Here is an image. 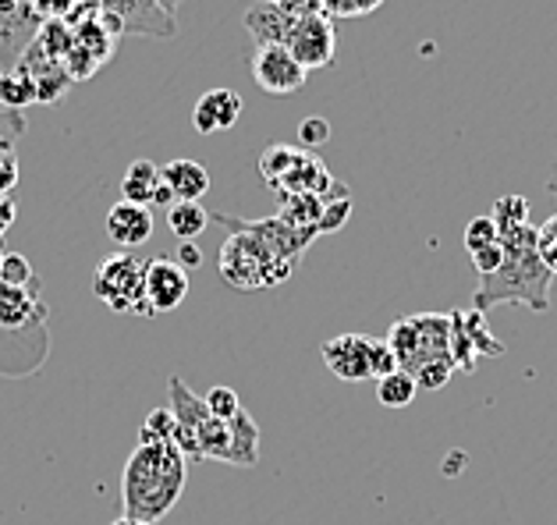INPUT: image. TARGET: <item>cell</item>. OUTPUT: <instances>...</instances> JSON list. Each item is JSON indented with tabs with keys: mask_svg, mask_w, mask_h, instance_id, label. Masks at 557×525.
<instances>
[{
	"mask_svg": "<svg viewBox=\"0 0 557 525\" xmlns=\"http://www.w3.org/2000/svg\"><path fill=\"white\" fill-rule=\"evenodd\" d=\"M168 398H171V412L178 420V434L174 443L182 448L188 462H227V465H242L252 468L260 462V426L249 412H242L235 423H224L207 409L193 387H188L182 376H171L168 380Z\"/></svg>",
	"mask_w": 557,
	"mask_h": 525,
	"instance_id": "6da1fadb",
	"label": "cell"
},
{
	"mask_svg": "<svg viewBox=\"0 0 557 525\" xmlns=\"http://www.w3.org/2000/svg\"><path fill=\"white\" fill-rule=\"evenodd\" d=\"M505 260H500L497 274L480 277V288L472 295L475 313H491L497 305H525L533 313H547L550 309V280L554 274L543 266L536 252V227L519 224L508 232H497Z\"/></svg>",
	"mask_w": 557,
	"mask_h": 525,
	"instance_id": "7a4b0ae2",
	"label": "cell"
},
{
	"mask_svg": "<svg viewBox=\"0 0 557 525\" xmlns=\"http://www.w3.org/2000/svg\"><path fill=\"white\" fill-rule=\"evenodd\" d=\"M188 483V458L174 440L139 443L121 473V504L128 518L160 522L178 504Z\"/></svg>",
	"mask_w": 557,
	"mask_h": 525,
	"instance_id": "3957f363",
	"label": "cell"
},
{
	"mask_svg": "<svg viewBox=\"0 0 557 525\" xmlns=\"http://www.w3.org/2000/svg\"><path fill=\"white\" fill-rule=\"evenodd\" d=\"M384 341L394 352V359H398V370H405L416 380L423 370L451 359V316L447 313L401 316L391 323Z\"/></svg>",
	"mask_w": 557,
	"mask_h": 525,
	"instance_id": "277c9868",
	"label": "cell"
},
{
	"mask_svg": "<svg viewBox=\"0 0 557 525\" xmlns=\"http://www.w3.org/2000/svg\"><path fill=\"white\" fill-rule=\"evenodd\" d=\"M216 266H221V277L227 285L238 291H260V288L284 285L295 271L281 255H274V249H270L267 241H260L249 232H227Z\"/></svg>",
	"mask_w": 557,
	"mask_h": 525,
	"instance_id": "5b68a950",
	"label": "cell"
},
{
	"mask_svg": "<svg viewBox=\"0 0 557 525\" xmlns=\"http://www.w3.org/2000/svg\"><path fill=\"white\" fill-rule=\"evenodd\" d=\"M92 295L114 313L153 316V309L146 305V260L135 252H114L100 260L92 274Z\"/></svg>",
	"mask_w": 557,
	"mask_h": 525,
	"instance_id": "8992f818",
	"label": "cell"
},
{
	"mask_svg": "<svg viewBox=\"0 0 557 525\" xmlns=\"http://www.w3.org/2000/svg\"><path fill=\"white\" fill-rule=\"evenodd\" d=\"M284 50L302 64L306 72L331 68L337 58V29L331 18L323 15H306L292 18V29L284 36Z\"/></svg>",
	"mask_w": 557,
	"mask_h": 525,
	"instance_id": "52a82bcc",
	"label": "cell"
},
{
	"mask_svg": "<svg viewBox=\"0 0 557 525\" xmlns=\"http://www.w3.org/2000/svg\"><path fill=\"white\" fill-rule=\"evenodd\" d=\"M107 18L117 22L121 33H139L153 39L178 36V18H171L157 0H92Z\"/></svg>",
	"mask_w": 557,
	"mask_h": 525,
	"instance_id": "ba28073f",
	"label": "cell"
},
{
	"mask_svg": "<svg viewBox=\"0 0 557 525\" xmlns=\"http://www.w3.org/2000/svg\"><path fill=\"white\" fill-rule=\"evenodd\" d=\"M216 224H224L227 232H249L256 235L260 241H267L270 249H274V255H281L288 266H298L302 263L306 249L312 246V238H306L302 232H295V227H288L281 217H267V221H242V217H227V213H213Z\"/></svg>",
	"mask_w": 557,
	"mask_h": 525,
	"instance_id": "9c48e42d",
	"label": "cell"
},
{
	"mask_svg": "<svg viewBox=\"0 0 557 525\" xmlns=\"http://www.w3.org/2000/svg\"><path fill=\"white\" fill-rule=\"evenodd\" d=\"M373 345L376 338H366V334H337L320 352L337 380L362 384V380H373Z\"/></svg>",
	"mask_w": 557,
	"mask_h": 525,
	"instance_id": "30bf717a",
	"label": "cell"
},
{
	"mask_svg": "<svg viewBox=\"0 0 557 525\" xmlns=\"http://www.w3.org/2000/svg\"><path fill=\"white\" fill-rule=\"evenodd\" d=\"M306 68L284 47H256L252 53V78L270 97H292L306 86Z\"/></svg>",
	"mask_w": 557,
	"mask_h": 525,
	"instance_id": "8fae6325",
	"label": "cell"
},
{
	"mask_svg": "<svg viewBox=\"0 0 557 525\" xmlns=\"http://www.w3.org/2000/svg\"><path fill=\"white\" fill-rule=\"evenodd\" d=\"M188 295V271L171 260V255H157V260L146 263V305L157 313H171L178 309Z\"/></svg>",
	"mask_w": 557,
	"mask_h": 525,
	"instance_id": "7c38bea8",
	"label": "cell"
},
{
	"mask_svg": "<svg viewBox=\"0 0 557 525\" xmlns=\"http://www.w3.org/2000/svg\"><path fill=\"white\" fill-rule=\"evenodd\" d=\"M242 111H246V103L235 89H210L202 92L193 107V125L199 136H213V132H231L242 121Z\"/></svg>",
	"mask_w": 557,
	"mask_h": 525,
	"instance_id": "4fadbf2b",
	"label": "cell"
},
{
	"mask_svg": "<svg viewBox=\"0 0 557 525\" xmlns=\"http://www.w3.org/2000/svg\"><path fill=\"white\" fill-rule=\"evenodd\" d=\"M107 238L114 241L121 252H132L146 246L149 238H153V213L146 207H135V203H114L111 213H107Z\"/></svg>",
	"mask_w": 557,
	"mask_h": 525,
	"instance_id": "5bb4252c",
	"label": "cell"
},
{
	"mask_svg": "<svg viewBox=\"0 0 557 525\" xmlns=\"http://www.w3.org/2000/svg\"><path fill=\"white\" fill-rule=\"evenodd\" d=\"M160 178L171 188L174 203H199L213 185L210 171L199 160H171V164L160 167Z\"/></svg>",
	"mask_w": 557,
	"mask_h": 525,
	"instance_id": "9a60e30c",
	"label": "cell"
},
{
	"mask_svg": "<svg viewBox=\"0 0 557 525\" xmlns=\"http://www.w3.org/2000/svg\"><path fill=\"white\" fill-rule=\"evenodd\" d=\"M39 288H8L0 285V330H22L33 327L36 320L47 316V305L36 299Z\"/></svg>",
	"mask_w": 557,
	"mask_h": 525,
	"instance_id": "2e32d148",
	"label": "cell"
},
{
	"mask_svg": "<svg viewBox=\"0 0 557 525\" xmlns=\"http://www.w3.org/2000/svg\"><path fill=\"white\" fill-rule=\"evenodd\" d=\"M242 25H246L256 47H284V36L292 29V15H284L281 8L267 4V0H256L246 15H242Z\"/></svg>",
	"mask_w": 557,
	"mask_h": 525,
	"instance_id": "e0dca14e",
	"label": "cell"
},
{
	"mask_svg": "<svg viewBox=\"0 0 557 525\" xmlns=\"http://www.w3.org/2000/svg\"><path fill=\"white\" fill-rule=\"evenodd\" d=\"M164 178H160V167L153 160H132L125 178H121V196H125V203H135V207H153L157 203V192Z\"/></svg>",
	"mask_w": 557,
	"mask_h": 525,
	"instance_id": "ac0fdd59",
	"label": "cell"
},
{
	"mask_svg": "<svg viewBox=\"0 0 557 525\" xmlns=\"http://www.w3.org/2000/svg\"><path fill=\"white\" fill-rule=\"evenodd\" d=\"M451 316L461 323V330H466V341L472 348V355H505V345L486 330L483 313H475V309H455Z\"/></svg>",
	"mask_w": 557,
	"mask_h": 525,
	"instance_id": "d6986e66",
	"label": "cell"
},
{
	"mask_svg": "<svg viewBox=\"0 0 557 525\" xmlns=\"http://www.w3.org/2000/svg\"><path fill=\"white\" fill-rule=\"evenodd\" d=\"M207 224H210V213L199 203H174L168 210V227L178 241H196L202 232H207Z\"/></svg>",
	"mask_w": 557,
	"mask_h": 525,
	"instance_id": "ffe728a7",
	"label": "cell"
},
{
	"mask_svg": "<svg viewBox=\"0 0 557 525\" xmlns=\"http://www.w3.org/2000/svg\"><path fill=\"white\" fill-rule=\"evenodd\" d=\"M419 395V384L405 370H394L384 380H376V401L384 409H405Z\"/></svg>",
	"mask_w": 557,
	"mask_h": 525,
	"instance_id": "44dd1931",
	"label": "cell"
},
{
	"mask_svg": "<svg viewBox=\"0 0 557 525\" xmlns=\"http://www.w3.org/2000/svg\"><path fill=\"white\" fill-rule=\"evenodd\" d=\"M36 100V86L25 78V72L18 68H8L0 72V107H8V111H22L25 103Z\"/></svg>",
	"mask_w": 557,
	"mask_h": 525,
	"instance_id": "7402d4cb",
	"label": "cell"
},
{
	"mask_svg": "<svg viewBox=\"0 0 557 525\" xmlns=\"http://www.w3.org/2000/svg\"><path fill=\"white\" fill-rule=\"evenodd\" d=\"M0 285L8 288H39V280L33 274L29 260H25L22 252H4V260H0Z\"/></svg>",
	"mask_w": 557,
	"mask_h": 525,
	"instance_id": "603a6c76",
	"label": "cell"
},
{
	"mask_svg": "<svg viewBox=\"0 0 557 525\" xmlns=\"http://www.w3.org/2000/svg\"><path fill=\"white\" fill-rule=\"evenodd\" d=\"M491 221L497 224V232H508V227H519V224H529V199L525 196H500L494 203V213Z\"/></svg>",
	"mask_w": 557,
	"mask_h": 525,
	"instance_id": "cb8c5ba5",
	"label": "cell"
},
{
	"mask_svg": "<svg viewBox=\"0 0 557 525\" xmlns=\"http://www.w3.org/2000/svg\"><path fill=\"white\" fill-rule=\"evenodd\" d=\"M376 8H384V0H320V15L331 22L366 18V15H373Z\"/></svg>",
	"mask_w": 557,
	"mask_h": 525,
	"instance_id": "d4e9b609",
	"label": "cell"
},
{
	"mask_svg": "<svg viewBox=\"0 0 557 525\" xmlns=\"http://www.w3.org/2000/svg\"><path fill=\"white\" fill-rule=\"evenodd\" d=\"M207 409L216 415V420H224V423H235L242 412H246V405H242V398L235 395L231 387H213V390H207Z\"/></svg>",
	"mask_w": 557,
	"mask_h": 525,
	"instance_id": "484cf974",
	"label": "cell"
},
{
	"mask_svg": "<svg viewBox=\"0 0 557 525\" xmlns=\"http://www.w3.org/2000/svg\"><path fill=\"white\" fill-rule=\"evenodd\" d=\"M178 434V420H174L171 409H153L146 415L143 423V434H139V443H149V440H174Z\"/></svg>",
	"mask_w": 557,
	"mask_h": 525,
	"instance_id": "4316f807",
	"label": "cell"
},
{
	"mask_svg": "<svg viewBox=\"0 0 557 525\" xmlns=\"http://www.w3.org/2000/svg\"><path fill=\"white\" fill-rule=\"evenodd\" d=\"M536 252L543 266L557 277V213H550V217L536 227Z\"/></svg>",
	"mask_w": 557,
	"mask_h": 525,
	"instance_id": "83f0119b",
	"label": "cell"
},
{
	"mask_svg": "<svg viewBox=\"0 0 557 525\" xmlns=\"http://www.w3.org/2000/svg\"><path fill=\"white\" fill-rule=\"evenodd\" d=\"M497 224L491 221V217H472L469 224H466V252L472 255V252H480V249H486V246H497Z\"/></svg>",
	"mask_w": 557,
	"mask_h": 525,
	"instance_id": "f1b7e54d",
	"label": "cell"
},
{
	"mask_svg": "<svg viewBox=\"0 0 557 525\" xmlns=\"http://www.w3.org/2000/svg\"><path fill=\"white\" fill-rule=\"evenodd\" d=\"M298 139H302V150H320L323 142L331 139V125L323 117H306L302 128H298Z\"/></svg>",
	"mask_w": 557,
	"mask_h": 525,
	"instance_id": "f546056e",
	"label": "cell"
},
{
	"mask_svg": "<svg viewBox=\"0 0 557 525\" xmlns=\"http://www.w3.org/2000/svg\"><path fill=\"white\" fill-rule=\"evenodd\" d=\"M348 213H351V199L342 196V199H327V210H323V221H320V235H327V232H337L345 221H348Z\"/></svg>",
	"mask_w": 557,
	"mask_h": 525,
	"instance_id": "4dcf8cb0",
	"label": "cell"
},
{
	"mask_svg": "<svg viewBox=\"0 0 557 525\" xmlns=\"http://www.w3.org/2000/svg\"><path fill=\"white\" fill-rule=\"evenodd\" d=\"M18 182V157L15 146H0V196H11Z\"/></svg>",
	"mask_w": 557,
	"mask_h": 525,
	"instance_id": "1f68e13d",
	"label": "cell"
},
{
	"mask_svg": "<svg viewBox=\"0 0 557 525\" xmlns=\"http://www.w3.org/2000/svg\"><path fill=\"white\" fill-rule=\"evenodd\" d=\"M469 260H472V266H475V274H480V277H491V274H497L500 260H505V249H500V241H497V246H486V249H480V252H472Z\"/></svg>",
	"mask_w": 557,
	"mask_h": 525,
	"instance_id": "d6a6232c",
	"label": "cell"
},
{
	"mask_svg": "<svg viewBox=\"0 0 557 525\" xmlns=\"http://www.w3.org/2000/svg\"><path fill=\"white\" fill-rule=\"evenodd\" d=\"M25 132V117L22 111H8L0 107V146H15V139Z\"/></svg>",
	"mask_w": 557,
	"mask_h": 525,
	"instance_id": "836d02e7",
	"label": "cell"
},
{
	"mask_svg": "<svg viewBox=\"0 0 557 525\" xmlns=\"http://www.w3.org/2000/svg\"><path fill=\"white\" fill-rule=\"evenodd\" d=\"M451 373H455V362L447 359V362H437V366H430V370H423L416 376V384L423 387V390H441L447 380H451Z\"/></svg>",
	"mask_w": 557,
	"mask_h": 525,
	"instance_id": "e575fe53",
	"label": "cell"
},
{
	"mask_svg": "<svg viewBox=\"0 0 557 525\" xmlns=\"http://www.w3.org/2000/svg\"><path fill=\"white\" fill-rule=\"evenodd\" d=\"M394 370H398V359H394L387 341L376 338V345H373V380H384V376H391Z\"/></svg>",
	"mask_w": 557,
	"mask_h": 525,
	"instance_id": "d590c367",
	"label": "cell"
},
{
	"mask_svg": "<svg viewBox=\"0 0 557 525\" xmlns=\"http://www.w3.org/2000/svg\"><path fill=\"white\" fill-rule=\"evenodd\" d=\"M267 4L281 8L284 15L292 18H306V15H320V0H267Z\"/></svg>",
	"mask_w": 557,
	"mask_h": 525,
	"instance_id": "8d00e7d4",
	"label": "cell"
},
{
	"mask_svg": "<svg viewBox=\"0 0 557 525\" xmlns=\"http://www.w3.org/2000/svg\"><path fill=\"white\" fill-rule=\"evenodd\" d=\"M178 263L185 266V271H196V266L202 263V255L196 249V241H182L178 246Z\"/></svg>",
	"mask_w": 557,
	"mask_h": 525,
	"instance_id": "74e56055",
	"label": "cell"
},
{
	"mask_svg": "<svg viewBox=\"0 0 557 525\" xmlns=\"http://www.w3.org/2000/svg\"><path fill=\"white\" fill-rule=\"evenodd\" d=\"M15 224V196H0V235Z\"/></svg>",
	"mask_w": 557,
	"mask_h": 525,
	"instance_id": "f35d334b",
	"label": "cell"
},
{
	"mask_svg": "<svg viewBox=\"0 0 557 525\" xmlns=\"http://www.w3.org/2000/svg\"><path fill=\"white\" fill-rule=\"evenodd\" d=\"M157 4L164 8L171 18H178V11H182V4H185V0H157Z\"/></svg>",
	"mask_w": 557,
	"mask_h": 525,
	"instance_id": "ab89813d",
	"label": "cell"
},
{
	"mask_svg": "<svg viewBox=\"0 0 557 525\" xmlns=\"http://www.w3.org/2000/svg\"><path fill=\"white\" fill-rule=\"evenodd\" d=\"M111 525H153V522H143V518H128V515H121L117 522H111Z\"/></svg>",
	"mask_w": 557,
	"mask_h": 525,
	"instance_id": "60d3db41",
	"label": "cell"
},
{
	"mask_svg": "<svg viewBox=\"0 0 557 525\" xmlns=\"http://www.w3.org/2000/svg\"><path fill=\"white\" fill-rule=\"evenodd\" d=\"M547 192H550V196L557 199V167H554V178L547 182Z\"/></svg>",
	"mask_w": 557,
	"mask_h": 525,
	"instance_id": "b9f144b4",
	"label": "cell"
},
{
	"mask_svg": "<svg viewBox=\"0 0 557 525\" xmlns=\"http://www.w3.org/2000/svg\"><path fill=\"white\" fill-rule=\"evenodd\" d=\"M0 260H4V252H0Z\"/></svg>",
	"mask_w": 557,
	"mask_h": 525,
	"instance_id": "7bdbcfd3",
	"label": "cell"
}]
</instances>
